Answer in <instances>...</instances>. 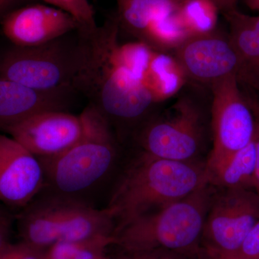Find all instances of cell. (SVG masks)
I'll return each instance as SVG.
<instances>
[{
	"mask_svg": "<svg viewBox=\"0 0 259 259\" xmlns=\"http://www.w3.org/2000/svg\"><path fill=\"white\" fill-rule=\"evenodd\" d=\"M120 30L115 15L93 31L81 32L82 62L72 83L113 131L138 123L156 104L144 82L135 79L119 60Z\"/></svg>",
	"mask_w": 259,
	"mask_h": 259,
	"instance_id": "obj_1",
	"label": "cell"
},
{
	"mask_svg": "<svg viewBox=\"0 0 259 259\" xmlns=\"http://www.w3.org/2000/svg\"><path fill=\"white\" fill-rule=\"evenodd\" d=\"M209 184L204 162L178 161L141 152L125 168L106 207L116 228L185 198Z\"/></svg>",
	"mask_w": 259,
	"mask_h": 259,
	"instance_id": "obj_2",
	"label": "cell"
},
{
	"mask_svg": "<svg viewBox=\"0 0 259 259\" xmlns=\"http://www.w3.org/2000/svg\"><path fill=\"white\" fill-rule=\"evenodd\" d=\"M81 115L83 132L79 141L59 156L39 161L45 175L44 190L88 202L85 196L115 167L118 144L111 125L97 109L88 105Z\"/></svg>",
	"mask_w": 259,
	"mask_h": 259,
	"instance_id": "obj_3",
	"label": "cell"
},
{
	"mask_svg": "<svg viewBox=\"0 0 259 259\" xmlns=\"http://www.w3.org/2000/svg\"><path fill=\"white\" fill-rule=\"evenodd\" d=\"M215 188L207 184L188 197L119 227L115 245L121 250H163L193 256L203 251L206 215Z\"/></svg>",
	"mask_w": 259,
	"mask_h": 259,
	"instance_id": "obj_4",
	"label": "cell"
},
{
	"mask_svg": "<svg viewBox=\"0 0 259 259\" xmlns=\"http://www.w3.org/2000/svg\"><path fill=\"white\" fill-rule=\"evenodd\" d=\"M21 241L41 249L60 242L114 236L116 223L107 207L42 190L15 217Z\"/></svg>",
	"mask_w": 259,
	"mask_h": 259,
	"instance_id": "obj_5",
	"label": "cell"
},
{
	"mask_svg": "<svg viewBox=\"0 0 259 259\" xmlns=\"http://www.w3.org/2000/svg\"><path fill=\"white\" fill-rule=\"evenodd\" d=\"M83 54L78 30L36 47H15L0 61V77L40 90L73 88Z\"/></svg>",
	"mask_w": 259,
	"mask_h": 259,
	"instance_id": "obj_6",
	"label": "cell"
},
{
	"mask_svg": "<svg viewBox=\"0 0 259 259\" xmlns=\"http://www.w3.org/2000/svg\"><path fill=\"white\" fill-rule=\"evenodd\" d=\"M203 113L188 97H182L166 115L148 122L141 130V152L178 161H197L204 138Z\"/></svg>",
	"mask_w": 259,
	"mask_h": 259,
	"instance_id": "obj_7",
	"label": "cell"
},
{
	"mask_svg": "<svg viewBox=\"0 0 259 259\" xmlns=\"http://www.w3.org/2000/svg\"><path fill=\"white\" fill-rule=\"evenodd\" d=\"M211 127L213 146L205 162L207 175L254 139L257 117L232 76L213 85Z\"/></svg>",
	"mask_w": 259,
	"mask_h": 259,
	"instance_id": "obj_8",
	"label": "cell"
},
{
	"mask_svg": "<svg viewBox=\"0 0 259 259\" xmlns=\"http://www.w3.org/2000/svg\"><path fill=\"white\" fill-rule=\"evenodd\" d=\"M258 221L256 191L215 188L204 222L202 248L205 252L236 254Z\"/></svg>",
	"mask_w": 259,
	"mask_h": 259,
	"instance_id": "obj_9",
	"label": "cell"
},
{
	"mask_svg": "<svg viewBox=\"0 0 259 259\" xmlns=\"http://www.w3.org/2000/svg\"><path fill=\"white\" fill-rule=\"evenodd\" d=\"M187 80L209 88L236 76L239 59L228 32L215 30L190 35L174 51Z\"/></svg>",
	"mask_w": 259,
	"mask_h": 259,
	"instance_id": "obj_10",
	"label": "cell"
},
{
	"mask_svg": "<svg viewBox=\"0 0 259 259\" xmlns=\"http://www.w3.org/2000/svg\"><path fill=\"white\" fill-rule=\"evenodd\" d=\"M39 160L56 157L74 146L82 136L81 114L48 111L32 116L5 130Z\"/></svg>",
	"mask_w": 259,
	"mask_h": 259,
	"instance_id": "obj_11",
	"label": "cell"
},
{
	"mask_svg": "<svg viewBox=\"0 0 259 259\" xmlns=\"http://www.w3.org/2000/svg\"><path fill=\"white\" fill-rule=\"evenodd\" d=\"M45 186L38 158L10 136L0 134V202L22 210Z\"/></svg>",
	"mask_w": 259,
	"mask_h": 259,
	"instance_id": "obj_12",
	"label": "cell"
},
{
	"mask_svg": "<svg viewBox=\"0 0 259 259\" xmlns=\"http://www.w3.org/2000/svg\"><path fill=\"white\" fill-rule=\"evenodd\" d=\"M3 32L15 47H32L47 44L79 30L74 17L46 5H32L11 12L3 19Z\"/></svg>",
	"mask_w": 259,
	"mask_h": 259,
	"instance_id": "obj_13",
	"label": "cell"
},
{
	"mask_svg": "<svg viewBox=\"0 0 259 259\" xmlns=\"http://www.w3.org/2000/svg\"><path fill=\"white\" fill-rule=\"evenodd\" d=\"M73 88L36 90L0 77V131L48 111H68L72 104Z\"/></svg>",
	"mask_w": 259,
	"mask_h": 259,
	"instance_id": "obj_14",
	"label": "cell"
},
{
	"mask_svg": "<svg viewBox=\"0 0 259 259\" xmlns=\"http://www.w3.org/2000/svg\"><path fill=\"white\" fill-rule=\"evenodd\" d=\"M229 26L239 67L238 88L255 116L259 117V16H250L234 9L223 14Z\"/></svg>",
	"mask_w": 259,
	"mask_h": 259,
	"instance_id": "obj_15",
	"label": "cell"
},
{
	"mask_svg": "<svg viewBox=\"0 0 259 259\" xmlns=\"http://www.w3.org/2000/svg\"><path fill=\"white\" fill-rule=\"evenodd\" d=\"M120 28L141 39L153 20L178 11L187 0H115Z\"/></svg>",
	"mask_w": 259,
	"mask_h": 259,
	"instance_id": "obj_16",
	"label": "cell"
},
{
	"mask_svg": "<svg viewBox=\"0 0 259 259\" xmlns=\"http://www.w3.org/2000/svg\"><path fill=\"white\" fill-rule=\"evenodd\" d=\"M256 163V146L253 139L209 173V184L217 189L255 190Z\"/></svg>",
	"mask_w": 259,
	"mask_h": 259,
	"instance_id": "obj_17",
	"label": "cell"
},
{
	"mask_svg": "<svg viewBox=\"0 0 259 259\" xmlns=\"http://www.w3.org/2000/svg\"><path fill=\"white\" fill-rule=\"evenodd\" d=\"M187 81L185 71L175 56L153 51L143 82L155 103L175 96Z\"/></svg>",
	"mask_w": 259,
	"mask_h": 259,
	"instance_id": "obj_18",
	"label": "cell"
},
{
	"mask_svg": "<svg viewBox=\"0 0 259 259\" xmlns=\"http://www.w3.org/2000/svg\"><path fill=\"white\" fill-rule=\"evenodd\" d=\"M190 36L178 11L153 20L141 37L153 50L175 51Z\"/></svg>",
	"mask_w": 259,
	"mask_h": 259,
	"instance_id": "obj_19",
	"label": "cell"
},
{
	"mask_svg": "<svg viewBox=\"0 0 259 259\" xmlns=\"http://www.w3.org/2000/svg\"><path fill=\"white\" fill-rule=\"evenodd\" d=\"M115 245L114 236H99L80 241L60 242L46 249V259H101Z\"/></svg>",
	"mask_w": 259,
	"mask_h": 259,
	"instance_id": "obj_20",
	"label": "cell"
},
{
	"mask_svg": "<svg viewBox=\"0 0 259 259\" xmlns=\"http://www.w3.org/2000/svg\"><path fill=\"white\" fill-rule=\"evenodd\" d=\"M179 13L190 36L217 28L219 10L211 0H187Z\"/></svg>",
	"mask_w": 259,
	"mask_h": 259,
	"instance_id": "obj_21",
	"label": "cell"
},
{
	"mask_svg": "<svg viewBox=\"0 0 259 259\" xmlns=\"http://www.w3.org/2000/svg\"><path fill=\"white\" fill-rule=\"evenodd\" d=\"M153 51L147 44L139 40L119 44L117 56L121 64L135 79L143 82Z\"/></svg>",
	"mask_w": 259,
	"mask_h": 259,
	"instance_id": "obj_22",
	"label": "cell"
},
{
	"mask_svg": "<svg viewBox=\"0 0 259 259\" xmlns=\"http://www.w3.org/2000/svg\"><path fill=\"white\" fill-rule=\"evenodd\" d=\"M51 6L64 10L74 17L82 33L93 31L97 28L95 12L88 0H42Z\"/></svg>",
	"mask_w": 259,
	"mask_h": 259,
	"instance_id": "obj_23",
	"label": "cell"
},
{
	"mask_svg": "<svg viewBox=\"0 0 259 259\" xmlns=\"http://www.w3.org/2000/svg\"><path fill=\"white\" fill-rule=\"evenodd\" d=\"M0 259H46V250L23 241L9 242L0 250Z\"/></svg>",
	"mask_w": 259,
	"mask_h": 259,
	"instance_id": "obj_24",
	"label": "cell"
},
{
	"mask_svg": "<svg viewBox=\"0 0 259 259\" xmlns=\"http://www.w3.org/2000/svg\"><path fill=\"white\" fill-rule=\"evenodd\" d=\"M188 256L163 250H136L127 251L121 250L118 254L112 257V259H192L193 257Z\"/></svg>",
	"mask_w": 259,
	"mask_h": 259,
	"instance_id": "obj_25",
	"label": "cell"
},
{
	"mask_svg": "<svg viewBox=\"0 0 259 259\" xmlns=\"http://www.w3.org/2000/svg\"><path fill=\"white\" fill-rule=\"evenodd\" d=\"M238 259H259V221L245 237L236 254Z\"/></svg>",
	"mask_w": 259,
	"mask_h": 259,
	"instance_id": "obj_26",
	"label": "cell"
},
{
	"mask_svg": "<svg viewBox=\"0 0 259 259\" xmlns=\"http://www.w3.org/2000/svg\"><path fill=\"white\" fill-rule=\"evenodd\" d=\"M13 220L10 212L0 204V250L10 242Z\"/></svg>",
	"mask_w": 259,
	"mask_h": 259,
	"instance_id": "obj_27",
	"label": "cell"
},
{
	"mask_svg": "<svg viewBox=\"0 0 259 259\" xmlns=\"http://www.w3.org/2000/svg\"><path fill=\"white\" fill-rule=\"evenodd\" d=\"M211 1L217 7L219 13L223 15L231 10L236 9L238 0H211Z\"/></svg>",
	"mask_w": 259,
	"mask_h": 259,
	"instance_id": "obj_28",
	"label": "cell"
},
{
	"mask_svg": "<svg viewBox=\"0 0 259 259\" xmlns=\"http://www.w3.org/2000/svg\"><path fill=\"white\" fill-rule=\"evenodd\" d=\"M257 117L256 131L255 134V143L256 146L257 163L255 171V191L259 194V117Z\"/></svg>",
	"mask_w": 259,
	"mask_h": 259,
	"instance_id": "obj_29",
	"label": "cell"
},
{
	"mask_svg": "<svg viewBox=\"0 0 259 259\" xmlns=\"http://www.w3.org/2000/svg\"><path fill=\"white\" fill-rule=\"evenodd\" d=\"M204 253L209 259H238L231 255L222 254V253H213V252L204 251Z\"/></svg>",
	"mask_w": 259,
	"mask_h": 259,
	"instance_id": "obj_30",
	"label": "cell"
},
{
	"mask_svg": "<svg viewBox=\"0 0 259 259\" xmlns=\"http://www.w3.org/2000/svg\"><path fill=\"white\" fill-rule=\"evenodd\" d=\"M18 1V0H0V13L9 9Z\"/></svg>",
	"mask_w": 259,
	"mask_h": 259,
	"instance_id": "obj_31",
	"label": "cell"
},
{
	"mask_svg": "<svg viewBox=\"0 0 259 259\" xmlns=\"http://www.w3.org/2000/svg\"><path fill=\"white\" fill-rule=\"evenodd\" d=\"M247 6L253 10H258L259 8V0H245Z\"/></svg>",
	"mask_w": 259,
	"mask_h": 259,
	"instance_id": "obj_32",
	"label": "cell"
},
{
	"mask_svg": "<svg viewBox=\"0 0 259 259\" xmlns=\"http://www.w3.org/2000/svg\"><path fill=\"white\" fill-rule=\"evenodd\" d=\"M192 259H209L208 257L207 256V255L205 254L204 251L202 253H201L200 254L196 255V256L193 257Z\"/></svg>",
	"mask_w": 259,
	"mask_h": 259,
	"instance_id": "obj_33",
	"label": "cell"
},
{
	"mask_svg": "<svg viewBox=\"0 0 259 259\" xmlns=\"http://www.w3.org/2000/svg\"><path fill=\"white\" fill-rule=\"evenodd\" d=\"M101 259H112V257L107 256V255H105V256L103 257V258H102Z\"/></svg>",
	"mask_w": 259,
	"mask_h": 259,
	"instance_id": "obj_34",
	"label": "cell"
},
{
	"mask_svg": "<svg viewBox=\"0 0 259 259\" xmlns=\"http://www.w3.org/2000/svg\"><path fill=\"white\" fill-rule=\"evenodd\" d=\"M258 10H259V8H258Z\"/></svg>",
	"mask_w": 259,
	"mask_h": 259,
	"instance_id": "obj_35",
	"label": "cell"
}]
</instances>
